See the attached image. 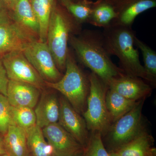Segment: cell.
I'll return each mask as SVG.
<instances>
[{
  "label": "cell",
  "mask_w": 156,
  "mask_h": 156,
  "mask_svg": "<svg viewBox=\"0 0 156 156\" xmlns=\"http://www.w3.org/2000/svg\"><path fill=\"white\" fill-rule=\"evenodd\" d=\"M110 156H117L114 153H113L112 152L110 153Z\"/></svg>",
  "instance_id": "obj_33"
},
{
  "label": "cell",
  "mask_w": 156,
  "mask_h": 156,
  "mask_svg": "<svg viewBox=\"0 0 156 156\" xmlns=\"http://www.w3.org/2000/svg\"><path fill=\"white\" fill-rule=\"evenodd\" d=\"M45 139L55 156H72L83 151L84 147L58 122L42 128Z\"/></svg>",
  "instance_id": "obj_10"
},
{
  "label": "cell",
  "mask_w": 156,
  "mask_h": 156,
  "mask_svg": "<svg viewBox=\"0 0 156 156\" xmlns=\"http://www.w3.org/2000/svg\"><path fill=\"white\" fill-rule=\"evenodd\" d=\"M153 138L145 130L129 142L113 151L117 156H156Z\"/></svg>",
  "instance_id": "obj_17"
},
{
  "label": "cell",
  "mask_w": 156,
  "mask_h": 156,
  "mask_svg": "<svg viewBox=\"0 0 156 156\" xmlns=\"http://www.w3.org/2000/svg\"><path fill=\"white\" fill-rule=\"evenodd\" d=\"M7 153L11 156H32L27 146L26 132L23 128L11 126L3 136Z\"/></svg>",
  "instance_id": "obj_18"
},
{
  "label": "cell",
  "mask_w": 156,
  "mask_h": 156,
  "mask_svg": "<svg viewBox=\"0 0 156 156\" xmlns=\"http://www.w3.org/2000/svg\"><path fill=\"white\" fill-rule=\"evenodd\" d=\"M11 106L7 97L0 94V134L3 136L7 133L9 127L13 126Z\"/></svg>",
  "instance_id": "obj_27"
},
{
  "label": "cell",
  "mask_w": 156,
  "mask_h": 156,
  "mask_svg": "<svg viewBox=\"0 0 156 156\" xmlns=\"http://www.w3.org/2000/svg\"><path fill=\"white\" fill-rule=\"evenodd\" d=\"M117 17V11L112 0H97L93 2L88 23L104 29L111 26Z\"/></svg>",
  "instance_id": "obj_19"
},
{
  "label": "cell",
  "mask_w": 156,
  "mask_h": 156,
  "mask_svg": "<svg viewBox=\"0 0 156 156\" xmlns=\"http://www.w3.org/2000/svg\"><path fill=\"white\" fill-rule=\"evenodd\" d=\"M59 101L58 124L85 147L89 137L85 119L62 95L59 97Z\"/></svg>",
  "instance_id": "obj_11"
},
{
  "label": "cell",
  "mask_w": 156,
  "mask_h": 156,
  "mask_svg": "<svg viewBox=\"0 0 156 156\" xmlns=\"http://www.w3.org/2000/svg\"><path fill=\"white\" fill-rule=\"evenodd\" d=\"M144 99L139 100L130 111L111 126L107 133L111 142L116 147V149L131 141L144 130L142 112Z\"/></svg>",
  "instance_id": "obj_7"
},
{
  "label": "cell",
  "mask_w": 156,
  "mask_h": 156,
  "mask_svg": "<svg viewBox=\"0 0 156 156\" xmlns=\"http://www.w3.org/2000/svg\"><path fill=\"white\" fill-rule=\"evenodd\" d=\"M11 115L13 126L26 130L36 125V118L33 108L11 105Z\"/></svg>",
  "instance_id": "obj_24"
},
{
  "label": "cell",
  "mask_w": 156,
  "mask_h": 156,
  "mask_svg": "<svg viewBox=\"0 0 156 156\" xmlns=\"http://www.w3.org/2000/svg\"><path fill=\"white\" fill-rule=\"evenodd\" d=\"M69 44L80 62L105 84L126 74L113 62L107 50L102 32L87 29L70 37Z\"/></svg>",
  "instance_id": "obj_1"
},
{
  "label": "cell",
  "mask_w": 156,
  "mask_h": 156,
  "mask_svg": "<svg viewBox=\"0 0 156 156\" xmlns=\"http://www.w3.org/2000/svg\"><path fill=\"white\" fill-rule=\"evenodd\" d=\"M139 101L128 99L108 88L105 95V102L112 123H114L130 111Z\"/></svg>",
  "instance_id": "obj_20"
},
{
  "label": "cell",
  "mask_w": 156,
  "mask_h": 156,
  "mask_svg": "<svg viewBox=\"0 0 156 156\" xmlns=\"http://www.w3.org/2000/svg\"><path fill=\"white\" fill-rule=\"evenodd\" d=\"M107 86L126 98L136 101L144 99L152 90V86L141 78L126 74L112 79Z\"/></svg>",
  "instance_id": "obj_12"
},
{
  "label": "cell",
  "mask_w": 156,
  "mask_h": 156,
  "mask_svg": "<svg viewBox=\"0 0 156 156\" xmlns=\"http://www.w3.org/2000/svg\"><path fill=\"white\" fill-rule=\"evenodd\" d=\"M11 13L15 22L33 41H39L40 25L30 0H18Z\"/></svg>",
  "instance_id": "obj_16"
},
{
  "label": "cell",
  "mask_w": 156,
  "mask_h": 156,
  "mask_svg": "<svg viewBox=\"0 0 156 156\" xmlns=\"http://www.w3.org/2000/svg\"><path fill=\"white\" fill-rule=\"evenodd\" d=\"M9 80L33 85L41 90L47 88L46 82L24 56L22 50H14L2 57Z\"/></svg>",
  "instance_id": "obj_8"
},
{
  "label": "cell",
  "mask_w": 156,
  "mask_h": 156,
  "mask_svg": "<svg viewBox=\"0 0 156 156\" xmlns=\"http://www.w3.org/2000/svg\"><path fill=\"white\" fill-rule=\"evenodd\" d=\"M45 89L41 94L35 108L36 125L43 128L50 124L58 122L59 113V98L56 92Z\"/></svg>",
  "instance_id": "obj_15"
},
{
  "label": "cell",
  "mask_w": 156,
  "mask_h": 156,
  "mask_svg": "<svg viewBox=\"0 0 156 156\" xmlns=\"http://www.w3.org/2000/svg\"><path fill=\"white\" fill-rule=\"evenodd\" d=\"M7 154L5 144H4L3 136L0 134V155Z\"/></svg>",
  "instance_id": "obj_30"
},
{
  "label": "cell",
  "mask_w": 156,
  "mask_h": 156,
  "mask_svg": "<svg viewBox=\"0 0 156 156\" xmlns=\"http://www.w3.org/2000/svg\"><path fill=\"white\" fill-rule=\"evenodd\" d=\"M89 78L90 87L87 108L82 115L88 130L104 135L107 134L112 123L105 102L108 87L94 73H90Z\"/></svg>",
  "instance_id": "obj_5"
},
{
  "label": "cell",
  "mask_w": 156,
  "mask_h": 156,
  "mask_svg": "<svg viewBox=\"0 0 156 156\" xmlns=\"http://www.w3.org/2000/svg\"><path fill=\"white\" fill-rule=\"evenodd\" d=\"M73 1V2H76V1H77L76 0H61V2H62V1Z\"/></svg>",
  "instance_id": "obj_35"
},
{
  "label": "cell",
  "mask_w": 156,
  "mask_h": 156,
  "mask_svg": "<svg viewBox=\"0 0 156 156\" xmlns=\"http://www.w3.org/2000/svg\"><path fill=\"white\" fill-rule=\"evenodd\" d=\"M2 1L5 6L6 9L9 11H12L14 10L18 0H2Z\"/></svg>",
  "instance_id": "obj_29"
},
{
  "label": "cell",
  "mask_w": 156,
  "mask_h": 156,
  "mask_svg": "<svg viewBox=\"0 0 156 156\" xmlns=\"http://www.w3.org/2000/svg\"><path fill=\"white\" fill-rule=\"evenodd\" d=\"M112 1L116 10L117 17L112 25L132 27L138 15L156 6V0Z\"/></svg>",
  "instance_id": "obj_13"
},
{
  "label": "cell",
  "mask_w": 156,
  "mask_h": 156,
  "mask_svg": "<svg viewBox=\"0 0 156 156\" xmlns=\"http://www.w3.org/2000/svg\"><path fill=\"white\" fill-rule=\"evenodd\" d=\"M29 150L32 156H53V151L45 139L41 128L37 125L25 130Z\"/></svg>",
  "instance_id": "obj_21"
},
{
  "label": "cell",
  "mask_w": 156,
  "mask_h": 156,
  "mask_svg": "<svg viewBox=\"0 0 156 156\" xmlns=\"http://www.w3.org/2000/svg\"><path fill=\"white\" fill-rule=\"evenodd\" d=\"M83 152L81 153L77 154L75 155L72 156H83Z\"/></svg>",
  "instance_id": "obj_32"
},
{
  "label": "cell",
  "mask_w": 156,
  "mask_h": 156,
  "mask_svg": "<svg viewBox=\"0 0 156 156\" xmlns=\"http://www.w3.org/2000/svg\"><path fill=\"white\" fill-rule=\"evenodd\" d=\"M31 5L40 25L39 41L46 43L48 24L55 0H30Z\"/></svg>",
  "instance_id": "obj_22"
},
{
  "label": "cell",
  "mask_w": 156,
  "mask_h": 156,
  "mask_svg": "<svg viewBox=\"0 0 156 156\" xmlns=\"http://www.w3.org/2000/svg\"><path fill=\"white\" fill-rule=\"evenodd\" d=\"M101 136L99 132H92L87 145L84 147L83 156H110L105 147Z\"/></svg>",
  "instance_id": "obj_26"
},
{
  "label": "cell",
  "mask_w": 156,
  "mask_h": 156,
  "mask_svg": "<svg viewBox=\"0 0 156 156\" xmlns=\"http://www.w3.org/2000/svg\"><path fill=\"white\" fill-rule=\"evenodd\" d=\"M0 156H11L8 154H5L1 155Z\"/></svg>",
  "instance_id": "obj_34"
},
{
  "label": "cell",
  "mask_w": 156,
  "mask_h": 156,
  "mask_svg": "<svg viewBox=\"0 0 156 156\" xmlns=\"http://www.w3.org/2000/svg\"><path fill=\"white\" fill-rule=\"evenodd\" d=\"M32 40L12 17L11 11H0V57L14 50H22Z\"/></svg>",
  "instance_id": "obj_9"
},
{
  "label": "cell",
  "mask_w": 156,
  "mask_h": 156,
  "mask_svg": "<svg viewBox=\"0 0 156 156\" xmlns=\"http://www.w3.org/2000/svg\"><path fill=\"white\" fill-rule=\"evenodd\" d=\"M135 44L142 53L144 69L147 74L156 82V53L146 43L136 37Z\"/></svg>",
  "instance_id": "obj_25"
},
{
  "label": "cell",
  "mask_w": 156,
  "mask_h": 156,
  "mask_svg": "<svg viewBox=\"0 0 156 156\" xmlns=\"http://www.w3.org/2000/svg\"><path fill=\"white\" fill-rule=\"evenodd\" d=\"M27 60L46 82L56 83L63 75L56 66L47 42L29 43L22 50Z\"/></svg>",
  "instance_id": "obj_6"
},
{
  "label": "cell",
  "mask_w": 156,
  "mask_h": 156,
  "mask_svg": "<svg viewBox=\"0 0 156 156\" xmlns=\"http://www.w3.org/2000/svg\"><path fill=\"white\" fill-rule=\"evenodd\" d=\"M89 75L78 65L74 54L69 49L64 74L56 83L46 82V85L47 88L60 92L79 114H83L87 108L89 93Z\"/></svg>",
  "instance_id": "obj_4"
},
{
  "label": "cell",
  "mask_w": 156,
  "mask_h": 156,
  "mask_svg": "<svg viewBox=\"0 0 156 156\" xmlns=\"http://www.w3.org/2000/svg\"><path fill=\"white\" fill-rule=\"evenodd\" d=\"M62 6L76 21L81 25L88 23L92 13L93 2L90 0L62 1Z\"/></svg>",
  "instance_id": "obj_23"
},
{
  "label": "cell",
  "mask_w": 156,
  "mask_h": 156,
  "mask_svg": "<svg viewBox=\"0 0 156 156\" xmlns=\"http://www.w3.org/2000/svg\"><path fill=\"white\" fill-rule=\"evenodd\" d=\"M82 30V25L64 8L55 4L48 24L47 43L56 66L62 73L65 70L70 37L78 34Z\"/></svg>",
  "instance_id": "obj_3"
},
{
  "label": "cell",
  "mask_w": 156,
  "mask_h": 156,
  "mask_svg": "<svg viewBox=\"0 0 156 156\" xmlns=\"http://www.w3.org/2000/svg\"><path fill=\"white\" fill-rule=\"evenodd\" d=\"M107 50L117 57L121 69L127 75L141 78L155 86L156 82L147 74L140 60L138 49L135 48L136 35L131 27L111 25L102 32Z\"/></svg>",
  "instance_id": "obj_2"
},
{
  "label": "cell",
  "mask_w": 156,
  "mask_h": 156,
  "mask_svg": "<svg viewBox=\"0 0 156 156\" xmlns=\"http://www.w3.org/2000/svg\"><path fill=\"white\" fill-rule=\"evenodd\" d=\"M42 91L31 84L9 80L6 97L11 106L34 108L38 101Z\"/></svg>",
  "instance_id": "obj_14"
},
{
  "label": "cell",
  "mask_w": 156,
  "mask_h": 156,
  "mask_svg": "<svg viewBox=\"0 0 156 156\" xmlns=\"http://www.w3.org/2000/svg\"><path fill=\"white\" fill-rule=\"evenodd\" d=\"M9 79L4 65L0 57V94L7 96V87L9 83Z\"/></svg>",
  "instance_id": "obj_28"
},
{
  "label": "cell",
  "mask_w": 156,
  "mask_h": 156,
  "mask_svg": "<svg viewBox=\"0 0 156 156\" xmlns=\"http://www.w3.org/2000/svg\"><path fill=\"white\" fill-rule=\"evenodd\" d=\"M5 8H6L2 0H0V11Z\"/></svg>",
  "instance_id": "obj_31"
}]
</instances>
